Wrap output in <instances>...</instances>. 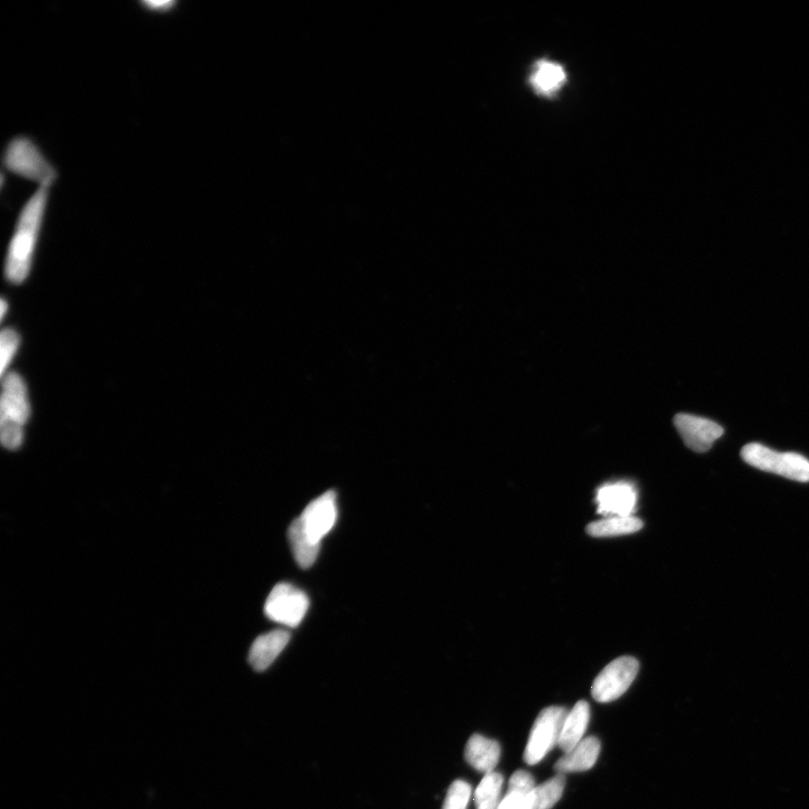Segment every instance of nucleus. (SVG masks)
Listing matches in <instances>:
<instances>
[{
    "instance_id": "obj_24",
    "label": "nucleus",
    "mask_w": 809,
    "mask_h": 809,
    "mask_svg": "<svg viewBox=\"0 0 809 809\" xmlns=\"http://www.w3.org/2000/svg\"><path fill=\"white\" fill-rule=\"evenodd\" d=\"M140 5L145 11L156 14H167L175 11L178 3L175 0H145Z\"/></svg>"
},
{
    "instance_id": "obj_16",
    "label": "nucleus",
    "mask_w": 809,
    "mask_h": 809,
    "mask_svg": "<svg viewBox=\"0 0 809 809\" xmlns=\"http://www.w3.org/2000/svg\"><path fill=\"white\" fill-rule=\"evenodd\" d=\"M567 75L558 63L551 61H540L536 63L531 75V85L535 92L543 96H552L558 93L566 84Z\"/></svg>"
},
{
    "instance_id": "obj_3",
    "label": "nucleus",
    "mask_w": 809,
    "mask_h": 809,
    "mask_svg": "<svg viewBox=\"0 0 809 809\" xmlns=\"http://www.w3.org/2000/svg\"><path fill=\"white\" fill-rule=\"evenodd\" d=\"M3 165L11 174L51 188L58 179L56 167L29 136H16L6 145Z\"/></svg>"
},
{
    "instance_id": "obj_20",
    "label": "nucleus",
    "mask_w": 809,
    "mask_h": 809,
    "mask_svg": "<svg viewBox=\"0 0 809 809\" xmlns=\"http://www.w3.org/2000/svg\"><path fill=\"white\" fill-rule=\"evenodd\" d=\"M471 797V786L467 781L456 780L450 786L442 809H467Z\"/></svg>"
},
{
    "instance_id": "obj_22",
    "label": "nucleus",
    "mask_w": 809,
    "mask_h": 809,
    "mask_svg": "<svg viewBox=\"0 0 809 809\" xmlns=\"http://www.w3.org/2000/svg\"><path fill=\"white\" fill-rule=\"evenodd\" d=\"M535 781L530 772L517 770L509 779L508 790L523 794H531L535 788Z\"/></svg>"
},
{
    "instance_id": "obj_8",
    "label": "nucleus",
    "mask_w": 809,
    "mask_h": 809,
    "mask_svg": "<svg viewBox=\"0 0 809 809\" xmlns=\"http://www.w3.org/2000/svg\"><path fill=\"white\" fill-rule=\"evenodd\" d=\"M675 426L687 447L697 453L711 450L715 441L724 434L721 425L704 417L683 413L675 417Z\"/></svg>"
},
{
    "instance_id": "obj_19",
    "label": "nucleus",
    "mask_w": 809,
    "mask_h": 809,
    "mask_svg": "<svg viewBox=\"0 0 809 809\" xmlns=\"http://www.w3.org/2000/svg\"><path fill=\"white\" fill-rule=\"evenodd\" d=\"M565 786L566 778L561 774L536 786L530 795L531 809H551L560 801Z\"/></svg>"
},
{
    "instance_id": "obj_21",
    "label": "nucleus",
    "mask_w": 809,
    "mask_h": 809,
    "mask_svg": "<svg viewBox=\"0 0 809 809\" xmlns=\"http://www.w3.org/2000/svg\"><path fill=\"white\" fill-rule=\"evenodd\" d=\"M20 348V336L12 330L6 329L2 332V338H0V350H2V366H0V372H2V376L5 377V372L15 354Z\"/></svg>"
},
{
    "instance_id": "obj_6",
    "label": "nucleus",
    "mask_w": 809,
    "mask_h": 809,
    "mask_svg": "<svg viewBox=\"0 0 809 809\" xmlns=\"http://www.w3.org/2000/svg\"><path fill=\"white\" fill-rule=\"evenodd\" d=\"M640 670L639 661L632 657H621L597 676L592 687V696L598 703H611L626 693Z\"/></svg>"
},
{
    "instance_id": "obj_14",
    "label": "nucleus",
    "mask_w": 809,
    "mask_h": 809,
    "mask_svg": "<svg viewBox=\"0 0 809 809\" xmlns=\"http://www.w3.org/2000/svg\"><path fill=\"white\" fill-rule=\"evenodd\" d=\"M590 720V707L586 701L578 702L568 713L558 747L565 753L570 752L581 741L587 731Z\"/></svg>"
},
{
    "instance_id": "obj_13",
    "label": "nucleus",
    "mask_w": 809,
    "mask_h": 809,
    "mask_svg": "<svg viewBox=\"0 0 809 809\" xmlns=\"http://www.w3.org/2000/svg\"><path fill=\"white\" fill-rule=\"evenodd\" d=\"M601 753V742L595 736L585 738L574 749L566 753L554 766L559 774L581 772L592 769Z\"/></svg>"
},
{
    "instance_id": "obj_17",
    "label": "nucleus",
    "mask_w": 809,
    "mask_h": 809,
    "mask_svg": "<svg viewBox=\"0 0 809 809\" xmlns=\"http://www.w3.org/2000/svg\"><path fill=\"white\" fill-rule=\"evenodd\" d=\"M643 522L636 516L605 517L601 521L590 523L587 533L594 538L629 535L641 531Z\"/></svg>"
},
{
    "instance_id": "obj_7",
    "label": "nucleus",
    "mask_w": 809,
    "mask_h": 809,
    "mask_svg": "<svg viewBox=\"0 0 809 809\" xmlns=\"http://www.w3.org/2000/svg\"><path fill=\"white\" fill-rule=\"evenodd\" d=\"M308 606L309 599L301 589L290 584H278L267 599L265 613L271 621L296 627L304 620Z\"/></svg>"
},
{
    "instance_id": "obj_9",
    "label": "nucleus",
    "mask_w": 809,
    "mask_h": 809,
    "mask_svg": "<svg viewBox=\"0 0 809 809\" xmlns=\"http://www.w3.org/2000/svg\"><path fill=\"white\" fill-rule=\"evenodd\" d=\"M638 497V490L629 481L605 484L597 490V512L604 517L633 516Z\"/></svg>"
},
{
    "instance_id": "obj_5",
    "label": "nucleus",
    "mask_w": 809,
    "mask_h": 809,
    "mask_svg": "<svg viewBox=\"0 0 809 809\" xmlns=\"http://www.w3.org/2000/svg\"><path fill=\"white\" fill-rule=\"evenodd\" d=\"M568 713L566 707L551 706L544 708L539 714L524 751L527 765H538L559 744Z\"/></svg>"
},
{
    "instance_id": "obj_4",
    "label": "nucleus",
    "mask_w": 809,
    "mask_h": 809,
    "mask_svg": "<svg viewBox=\"0 0 809 809\" xmlns=\"http://www.w3.org/2000/svg\"><path fill=\"white\" fill-rule=\"evenodd\" d=\"M741 457L753 468L798 481V483H809V460L802 454L781 453L759 443H750L742 449Z\"/></svg>"
},
{
    "instance_id": "obj_1",
    "label": "nucleus",
    "mask_w": 809,
    "mask_h": 809,
    "mask_svg": "<svg viewBox=\"0 0 809 809\" xmlns=\"http://www.w3.org/2000/svg\"><path fill=\"white\" fill-rule=\"evenodd\" d=\"M50 189L39 187L18 215L5 263L6 278L13 284L23 283L30 274L36 244L47 213Z\"/></svg>"
},
{
    "instance_id": "obj_15",
    "label": "nucleus",
    "mask_w": 809,
    "mask_h": 809,
    "mask_svg": "<svg viewBox=\"0 0 809 809\" xmlns=\"http://www.w3.org/2000/svg\"><path fill=\"white\" fill-rule=\"evenodd\" d=\"M288 538L299 567L303 569L311 568L318 557L321 543H317L309 538L301 518H297V520L290 524Z\"/></svg>"
},
{
    "instance_id": "obj_11",
    "label": "nucleus",
    "mask_w": 809,
    "mask_h": 809,
    "mask_svg": "<svg viewBox=\"0 0 809 809\" xmlns=\"http://www.w3.org/2000/svg\"><path fill=\"white\" fill-rule=\"evenodd\" d=\"M290 640V633L285 630H276L259 638L252 644L249 662L254 670L265 671L283 652Z\"/></svg>"
},
{
    "instance_id": "obj_12",
    "label": "nucleus",
    "mask_w": 809,
    "mask_h": 809,
    "mask_svg": "<svg viewBox=\"0 0 809 809\" xmlns=\"http://www.w3.org/2000/svg\"><path fill=\"white\" fill-rule=\"evenodd\" d=\"M465 758L469 765L481 774H490L494 772L501 758V745L483 735L474 734L466 745Z\"/></svg>"
},
{
    "instance_id": "obj_23",
    "label": "nucleus",
    "mask_w": 809,
    "mask_h": 809,
    "mask_svg": "<svg viewBox=\"0 0 809 809\" xmlns=\"http://www.w3.org/2000/svg\"><path fill=\"white\" fill-rule=\"evenodd\" d=\"M530 795L507 790L497 809H531Z\"/></svg>"
},
{
    "instance_id": "obj_10",
    "label": "nucleus",
    "mask_w": 809,
    "mask_h": 809,
    "mask_svg": "<svg viewBox=\"0 0 809 809\" xmlns=\"http://www.w3.org/2000/svg\"><path fill=\"white\" fill-rule=\"evenodd\" d=\"M301 521L309 538L321 543L325 535L329 534L338 520V506L336 494L327 492L309 504L303 512Z\"/></svg>"
},
{
    "instance_id": "obj_18",
    "label": "nucleus",
    "mask_w": 809,
    "mask_h": 809,
    "mask_svg": "<svg viewBox=\"0 0 809 809\" xmlns=\"http://www.w3.org/2000/svg\"><path fill=\"white\" fill-rule=\"evenodd\" d=\"M504 778L499 772L485 775L475 792L477 809H497L501 804Z\"/></svg>"
},
{
    "instance_id": "obj_2",
    "label": "nucleus",
    "mask_w": 809,
    "mask_h": 809,
    "mask_svg": "<svg viewBox=\"0 0 809 809\" xmlns=\"http://www.w3.org/2000/svg\"><path fill=\"white\" fill-rule=\"evenodd\" d=\"M31 414L29 396L23 378L12 372L4 378L2 405H0V436L8 450L21 447L24 427Z\"/></svg>"
},
{
    "instance_id": "obj_25",
    "label": "nucleus",
    "mask_w": 809,
    "mask_h": 809,
    "mask_svg": "<svg viewBox=\"0 0 809 809\" xmlns=\"http://www.w3.org/2000/svg\"><path fill=\"white\" fill-rule=\"evenodd\" d=\"M6 311H7V304L5 302V299H3V301H2V318H3V320H4V317L6 315Z\"/></svg>"
}]
</instances>
